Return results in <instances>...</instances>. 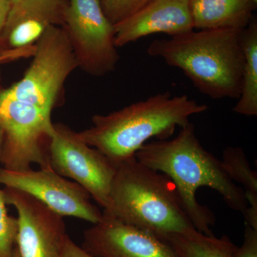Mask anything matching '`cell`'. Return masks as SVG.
<instances>
[{
  "label": "cell",
  "mask_w": 257,
  "mask_h": 257,
  "mask_svg": "<svg viewBox=\"0 0 257 257\" xmlns=\"http://www.w3.org/2000/svg\"><path fill=\"white\" fill-rule=\"evenodd\" d=\"M4 191L0 189V257L14 256L17 247L18 219L8 214Z\"/></svg>",
  "instance_id": "ac0fdd59"
},
{
  "label": "cell",
  "mask_w": 257,
  "mask_h": 257,
  "mask_svg": "<svg viewBox=\"0 0 257 257\" xmlns=\"http://www.w3.org/2000/svg\"><path fill=\"white\" fill-rule=\"evenodd\" d=\"M161 239L167 241L179 257H233L236 247L226 235L218 238L197 229L167 235Z\"/></svg>",
  "instance_id": "e0dca14e"
},
{
  "label": "cell",
  "mask_w": 257,
  "mask_h": 257,
  "mask_svg": "<svg viewBox=\"0 0 257 257\" xmlns=\"http://www.w3.org/2000/svg\"><path fill=\"white\" fill-rule=\"evenodd\" d=\"M109 198V209L104 214L159 237L196 229L170 177L135 157L116 167Z\"/></svg>",
  "instance_id": "277c9868"
},
{
  "label": "cell",
  "mask_w": 257,
  "mask_h": 257,
  "mask_svg": "<svg viewBox=\"0 0 257 257\" xmlns=\"http://www.w3.org/2000/svg\"><path fill=\"white\" fill-rule=\"evenodd\" d=\"M11 7L12 3L10 0H0V37L8 21Z\"/></svg>",
  "instance_id": "603a6c76"
},
{
  "label": "cell",
  "mask_w": 257,
  "mask_h": 257,
  "mask_svg": "<svg viewBox=\"0 0 257 257\" xmlns=\"http://www.w3.org/2000/svg\"><path fill=\"white\" fill-rule=\"evenodd\" d=\"M62 257H94L79 246L67 236L62 251Z\"/></svg>",
  "instance_id": "7402d4cb"
},
{
  "label": "cell",
  "mask_w": 257,
  "mask_h": 257,
  "mask_svg": "<svg viewBox=\"0 0 257 257\" xmlns=\"http://www.w3.org/2000/svg\"><path fill=\"white\" fill-rule=\"evenodd\" d=\"M241 31L193 30L155 40L149 45L147 53L180 69L208 97L237 99L244 60Z\"/></svg>",
  "instance_id": "3957f363"
},
{
  "label": "cell",
  "mask_w": 257,
  "mask_h": 257,
  "mask_svg": "<svg viewBox=\"0 0 257 257\" xmlns=\"http://www.w3.org/2000/svg\"><path fill=\"white\" fill-rule=\"evenodd\" d=\"M243 66L241 92L233 108L236 114L246 116L257 115V22L253 18L241 34Z\"/></svg>",
  "instance_id": "9a60e30c"
},
{
  "label": "cell",
  "mask_w": 257,
  "mask_h": 257,
  "mask_svg": "<svg viewBox=\"0 0 257 257\" xmlns=\"http://www.w3.org/2000/svg\"><path fill=\"white\" fill-rule=\"evenodd\" d=\"M253 0H189L194 30H243L251 23Z\"/></svg>",
  "instance_id": "5bb4252c"
},
{
  "label": "cell",
  "mask_w": 257,
  "mask_h": 257,
  "mask_svg": "<svg viewBox=\"0 0 257 257\" xmlns=\"http://www.w3.org/2000/svg\"><path fill=\"white\" fill-rule=\"evenodd\" d=\"M3 130L2 128L1 125H0V158H1L2 150H3Z\"/></svg>",
  "instance_id": "cb8c5ba5"
},
{
  "label": "cell",
  "mask_w": 257,
  "mask_h": 257,
  "mask_svg": "<svg viewBox=\"0 0 257 257\" xmlns=\"http://www.w3.org/2000/svg\"><path fill=\"white\" fill-rule=\"evenodd\" d=\"M135 157L170 177L189 220L202 234H213L215 216L198 202L197 193L201 187L219 193L233 210L243 214L247 207L243 189L229 178L221 161L202 146L192 122L181 127L173 139L149 142Z\"/></svg>",
  "instance_id": "6da1fadb"
},
{
  "label": "cell",
  "mask_w": 257,
  "mask_h": 257,
  "mask_svg": "<svg viewBox=\"0 0 257 257\" xmlns=\"http://www.w3.org/2000/svg\"><path fill=\"white\" fill-rule=\"evenodd\" d=\"M150 1L151 0H101V4L104 14L113 25H116L131 16Z\"/></svg>",
  "instance_id": "d6986e66"
},
{
  "label": "cell",
  "mask_w": 257,
  "mask_h": 257,
  "mask_svg": "<svg viewBox=\"0 0 257 257\" xmlns=\"http://www.w3.org/2000/svg\"><path fill=\"white\" fill-rule=\"evenodd\" d=\"M253 2H255V3H257V0H253Z\"/></svg>",
  "instance_id": "4316f807"
},
{
  "label": "cell",
  "mask_w": 257,
  "mask_h": 257,
  "mask_svg": "<svg viewBox=\"0 0 257 257\" xmlns=\"http://www.w3.org/2000/svg\"><path fill=\"white\" fill-rule=\"evenodd\" d=\"M79 68L101 77L112 72L119 60L114 25L101 0H67L63 26Z\"/></svg>",
  "instance_id": "52a82bcc"
},
{
  "label": "cell",
  "mask_w": 257,
  "mask_h": 257,
  "mask_svg": "<svg viewBox=\"0 0 257 257\" xmlns=\"http://www.w3.org/2000/svg\"><path fill=\"white\" fill-rule=\"evenodd\" d=\"M0 184L30 194L62 216L99 222L103 212L91 202V196L76 182L51 167L15 172L0 167Z\"/></svg>",
  "instance_id": "9c48e42d"
},
{
  "label": "cell",
  "mask_w": 257,
  "mask_h": 257,
  "mask_svg": "<svg viewBox=\"0 0 257 257\" xmlns=\"http://www.w3.org/2000/svg\"><path fill=\"white\" fill-rule=\"evenodd\" d=\"M13 257H20V255H19V253H18V248H17V247H16V249H15L14 256H13Z\"/></svg>",
  "instance_id": "d4e9b609"
},
{
  "label": "cell",
  "mask_w": 257,
  "mask_h": 257,
  "mask_svg": "<svg viewBox=\"0 0 257 257\" xmlns=\"http://www.w3.org/2000/svg\"><path fill=\"white\" fill-rule=\"evenodd\" d=\"M5 201L18 212L20 257H62L68 234L63 216L27 193L5 187Z\"/></svg>",
  "instance_id": "30bf717a"
},
{
  "label": "cell",
  "mask_w": 257,
  "mask_h": 257,
  "mask_svg": "<svg viewBox=\"0 0 257 257\" xmlns=\"http://www.w3.org/2000/svg\"><path fill=\"white\" fill-rule=\"evenodd\" d=\"M67 0H20L12 5L0 40L10 50L35 46L52 26L62 27Z\"/></svg>",
  "instance_id": "4fadbf2b"
},
{
  "label": "cell",
  "mask_w": 257,
  "mask_h": 257,
  "mask_svg": "<svg viewBox=\"0 0 257 257\" xmlns=\"http://www.w3.org/2000/svg\"><path fill=\"white\" fill-rule=\"evenodd\" d=\"M32 57L23 78L1 91L51 114L67 78L79 68L64 29L50 27L35 44Z\"/></svg>",
  "instance_id": "5b68a950"
},
{
  "label": "cell",
  "mask_w": 257,
  "mask_h": 257,
  "mask_svg": "<svg viewBox=\"0 0 257 257\" xmlns=\"http://www.w3.org/2000/svg\"><path fill=\"white\" fill-rule=\"evenodd\" d=\"M193 30L189 0H151L114 25L115 43L121 47L155 34L174 37Z\"/></svg>",
  "instance_id": "7c38bea8"
},
{
  "label": "cell",
  "mask_w": 257,
  "mask_h": 257,
  "mask_svg": "<svg viewBox=\"0 0 257 257\" xmlns=\"http://www.w3.org/2000/svg\"><path fill=\"white\" fill-rule=\"evenodd\" d=\"M10 1H11L12 5H13V3H17V2L20 1V0H10Z\"/></svg>",
  "instance_id": "484cf974"
},
{
  "label": "cell",
  "mask_w": 257,
  "mask_h": 257,
  "mask_svg": "<svg viewBox=\"0 0 257 257\" xmlns=\"http://www.w3.org/2000/svg\"><path fill=\"white\" fill-rule=\"evenodd\" d=\"M82 247L94 257H179L156 234L104 213L84 231Z\"/></svg>",
  "instance_id": "8fae6325"
},
{
  "label": "cell",
  "mask_w": 257,
  "mask_h": 257,
  "mask_svg": "<svg viewBox=\"0 0 257 257\" xmlns=\"http://www.w3.org/2000/svg\"><path fill=\"white\" fill-rule=\"evenodd\" d=\"M233 257H257V229L245 223L242 244L236 246Z\"/></svg>",
  "instance_id": "ffe728a7"
},
{
  "label": "cell",
  "mask_w": 257,
  "mask_h": 257,
  "mask_svg": "<svg viewBox=\"0 0 257 257\" xmlns=\"http://www.w3.org/2000/svg\"><path fill=\"white\" fill-rule=\"evenodd\" d=\"M208 109L188 96L161 92L106 114H96L92 125L78 136L107 157L116 167L135 157L153 138L168 140L177 128Z\"/></svg>",
  "instance_id": "7a4b0ae2"
},
{
  "label": "cell",
  "mask_w": 257,
  "mask_h": 257,
  "mask_svg": "<svg viewBox=\"0 0 257 257\" xmlns=\"http://www.w3.org/2000/svg\"><path fill=\"white\" fill-rule=\"evenodd\" d=\"M48 151L52 170L79 184L104 211L109 209L116 167L107 157L82 141L77 132L62 124H53Z\"/></svg>",
  "instance_id": "ba28073f"
},
{
  "label": "cell",
  "mask_w": 257,
  "mask_h": 257,
  "mask_svg": "<svg viewBox=\"0 0 257 257\" xmlns=\"http://www.w3.org/2000/svg\"><path fill=\"white\" fill-rule=\"evenodd\" d=\"M53 124L50 114L0 91L2 167L15 172L30 170L34 164L40 168L51 167L48 148Z\"/></svg>",
  "instance_id": "8992f818"
},
{
  "label": "cell",
  "mask_w": 257,
  "mask_h": 257,
  "mask_svg": "<svg viewBox=\"0 0 257 257\" xmlns=\"http://www.w3.org/2000/svg\"><path fill=\"white\" fill-rule=\"evenodd\" d=\"M35 46L21 50H10L5 46L0 40V63L13 62L22 58H27L33 55Z\"/></svg>",
  "instance_id": "44dd1931"
},
{
  "label": "cell",
  "mask_w": 257,
  "mask_h": 257,
  "mask_svg": "<svg viewBox=\"0 0 257 257\" xmlns=\"http://www.w3.org/2000/svg\"><path fill=\"white\" fill-rule=\"evenodd\" d=\"M223 167L235 184L242 186L247 207L242 214L245 223L257 229V174L253 170L242 148L229 147L223 152Z\"/></svg>",
  "instance_id": "2e32d148"
}]
</instances>
